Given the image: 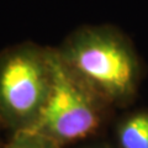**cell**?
I'll list each match as a JSON object with an SVG mask.
<instances>
[{"label":"cell","instance_id":"52a82bcc","mask_svg":"<svg viewBox=\"0 0 148 148\" xmlns=\"http://www.w3.org/2000/svg\"><path fill=\"white\" fill-rule=\"evenodd\" d=\"M0 130H3V128H1V127H0ZM0 145H1V142H0Z\"/></svg>","mask_w":148,"mask_h":148},{"label":"cell","instance_id":"6da1fadb","mask_svg":"<svg viewBox=\"0 0 148 148\" xmlns=\"http://www.w3.org/2000/svg\"><path fill=\"white\" fill-rule=\"evenodd\" d=\"M71 71L115 109L135 101L141 61L130 38L111 25L82 26L56 47Z\"/></svg>","mask_w":148,"mask_h":148},{"label":"cell","instance_id":"277c9868","mask_svg":"<svg viewBox=\"0 0 148 148\" xmlns=\"http://www.w3.org/2000/svg\"><path fill=\"white\" fill-rule=\"evenodd\" d=\"M114 140L116 148H148V110H135L117 119Z\"/></svg>","mask_w":148,"mask_h":148},{"label":"cell","instance_id":"5b68a950","mask_svg":"<svg viewBox=\"0 0 148 148\" xmlns=\"http://www.w3.org/2000/svg\"><path fill=\"white\" fill-rule=\"evenodd\" d=\"M0 148H61L48 137L35 131H20L11 133L6 143H1Z\"/></svg>","mask_w":148,"mask_h":148},{"label":"cell","instance_id":"7a4b0ae2","mask_svg":"<svg viewBox=\"0 0 148 148\" xmlns=\"http://www.w3.org/2000/svg\"><path fill=\"white\" fill-rule=\"evenodd\" d=\"M51 94L41 117L30 131L48 137L61 148L100 138L116 109L64 64L56 47H51Z\"/></svg>","mask_w":148,"mask_h":148},{"label":"cell","instance_id":"8992f818","mask_svg":"<svg viewBox=\"0 0 148 148\" xmlns=\"http://www.w3.org/2000/svg\"><path fill=\"white\" fill-rule=\"evenodd\" d=\"M78 148H116L115 145H111L110 142H105L103 140H92V141H88V142H84L78 147Z\"/></svg>","mask_w":148,"mask_h":148},{"label":"cell","instance_id":"3957f363","mask_svg":"<svg viewBox=\"0 0 148 148\" xmlns=\"http://www.w3.org/2000/svg\"><path fill=\"white\" fill-rule=\"evenodd\" d=\"M52 89L51 47L34 42L0 52V127L29 131L41 117Z\"/></svg>","mask_w":148,"mask_h":148}]
</instances>
